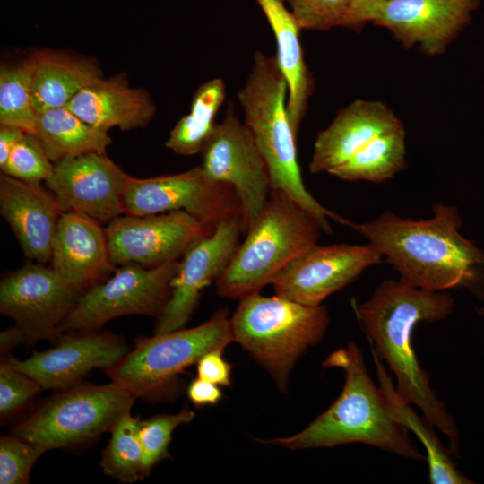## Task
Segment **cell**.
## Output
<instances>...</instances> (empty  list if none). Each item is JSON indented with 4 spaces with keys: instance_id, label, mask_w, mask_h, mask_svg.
Returning a JSON list of instances; mask_svg holds the SVG:
<instances>
[{
    "instance_id": "cell-17",
    "label": "cell",
    "mask_w": 484,
    "mask_h": 484,
    "mask_svg": "<svg viewBox=\"0 0 484 484\" xmlns=\"http://www.w3.org/2000/svg\"><path fill=\"white\" fill-rule=\"evenodd\" d=\"M480 0H389L376 6L368 22L388 30L405 48L443 54L471 19Z\"/></svg>"
},
{
    "instance_id": "cell-7",
    "label": "cell",
    "mask_w": 484,
    "mask_h": 484,
    "mask_svg": "<svg viewBox=\"0 0 484 484\" xmlns=\"http://www.w3.org/2000/svg\"><path fill=\"white\" fill-rule=\"evenodd\" d=\"M231 342L229 310L221 308L195 327L136 338L134 349L105 371L136 398L168 396L176 393L179 375L188 367L206 352L225 350Z\"/></svg>"
},
{
    "instance_id": "cell-12",
    "label": "cell",
    "mask_w": 484,
    "mask_h": 484,
    "mask_svg": "<svg viewBox=\"0 0 484 484\" xmlns=\"http://www.w3.org/2000/svg\"><path fill=\"white\" fill-rule=\"evenodd\" d=\"M82 292L51 266L28 260L0 282V311L22 330L26 341H55Z\"/></svg>"
},
{
    "instance_id": "cell-37",
    "label": "cell",
    "mask_w": 484,
    "mask_h": 484,
    "mask_svg": "<svg viewBox=\"0 0 484 484\" xmlns=\"http://www.w3.org/2000/svg\"><path fill=\"white\" fill-rule=\"evenodd\" d=\"M187 396L195 406L214 405L222 398L219 385L196 377L187 387Z\"/></svg>"
},
{
    "instance_id": "cell-4",
    "label": "cell",
    "mask_w": 484,
    "mask_h": 484,
    "mask_svg": "<svg viewBox=\"0 0 484 484\" xmlns=\"http://www.w3.org/2000/svg\"><path fill=\"white\" fill-rule=\"evenodd\" d=\"M288 84L274 56L257 50L248 77L238 92L244 122L251 130L267 167L272 190H280L307 211L323 232L332 233L329 219H345L323 206L306 188L297 139L288 113Z\"/></svg>"
},
{
    "instance_id": "cell-24",
    "label": "cell",
    "mask_w": 484,
    "mask_h": 484,
    "mask_svg": "<svg viewBox=\"0 0 484 484\" xmlns=\"http://www.w3.org/2000/svg\"><path fill=\"white\" fill-rule=\"evenodd\" d=\"M28 58L38 113L67 106L76 94L103 77L98 62L90 57L39 50Z\"/></svg>"
},
{
    "instance_id": "cell-38",
    "label": "cell",
    "mask_w": 484,
    "mask_h": 484,
    "mask_svg": "<svg viewBox=\"0 0 484 484\" xmlns=\"http://www.w3.org/2000/svg\"><path fill=\"white\" fill-rule=\"evenodd\" d=\"M389 0H350L344 27L359 31L368 22L371 12Z\"/></svg>"
},
{
    "instance_id": "cell-39",
    "label": "cell",
    "mask_w": 484,
    "mask_h": 484,
    "mask_svg": "<svg viewBox=\"0 0 484 484\" xmlns=\"http://www.w3.org/2000/svg\"><path fill=\"white\" fill-rule=\"evenodd\" d=\"M24 134L25 132L20 128L0 125V168L4 165L13 149Z\"/></svg>"
},
{
    "instance_id": "cell-34",
    "label": "cell",
    "mask_w": 484,
    "mask_h": 484,
    "mask_svg": "<svg viewBox=\"0 0 484 484\" xmlns=\"http://www.w3.org/2000/svg\"><path fill=\"white\" fill-rule=\"evenodd\" d=\"M302 30L344 27L350 0H286Z\"/></svg>"
},
{
    "instance_id": "cell-10",
    "label": "cell",
    "mask_w": 484,
    "mask_h": 484,
    "mask_svg": "<svg viewBox=\"0 0 484 484\" xmlns=\"http://www.w3.org/2000/svg\"><path fill=\"white\" fill-rule=\"evenodd\" d=\"M124 206L125 214L137 216L185 211L212 229L224 220L241 214L233 187L212 180L201 166L148 178L130 176Z\"/></svg>"
},
{
    "instance_id": "cell-27",
    "label": "cell",
    "mask_w": 484,
    "mask_h": 484,
    "mask_svg": "<svg viewBox=\"0 0 484 484\" xmlns=\"http://www.w3.org/2000/svg\"><path fill=\"white\" fill-rule=\"evenodd\" d=\"M225 97L222 79L213 78L201 84L193 96L189 112L170 130L166 147L180 156L202 153L215 130V118Z\"/></svg>"
},
{
    "instance_id": "cell-11",
    "label": "cell",
    "mask_w": 484,
    "mask_h": 484,
    "mask_svg": "<svg viewBox=\"0 0 484 484\" xmlns=\"http://www.w3.org/2000/svg\"><path fill=\"white\" fill-rule=\"evenodd\" d=\"M201 154L204 173L212 180L235 190L246 233L264 207L271 186L266 164L253 134L239 120L231 102Z\"/></svg>"
},
{
    "instance_id": "cell-33",
    "label": "cell",
    "mask_w": 484,
    "mask_h": 484,
    "mask_svg": "<svg viewBox=\"0 0 484 484\" xmlns=\"http://www.w3.org/2000/svg\"><path fill=\"white\" fill-rule=\"evenodd\" d=\"M43 454L39 448L12 433L0 438V483L26 484L30 471Z\"/></svg>"
},
{
    "instance_id": "cell-32",
    "label": "cell",
    "mask_w": 484,
    "mask_h": 484,
    "mask_svg": "<svg viewBox=\"0 0 484 484\" xmlns=\"http://www.w3.org/2000/svg\"><path fill=\"white\" fill-rule=\"evenodd\" d=\"M53 169L54 162L38 138L29 133L24 134L1 168L2 173L31 184L46 182Z\"/></svg>"
},
{
    "instance_id": "cell-19",
    "label": "cell",
    "mask_w": 484,
    "mask_h": 484,
    "mask_svg": "<svg viewBox=\"0 0 484 484\" xmlns=\"http://www.w3.org/2000/svg\"><path fill=\"white\" fill-rule=\"evenodd\" d=\"M0 213L28 260L50 262L54 238L64 213L52 192L41 184L27 183L2 173Z\"/></svg>"
},
{
    "instance_id": "cell-6",
    "label": "cell",
    "mask_w": 484,
    "mask_h": 484,
    "mask_svg": "<svg viewBox=\"0 0 484 484\" xmlns=\"http://www.w3.org/2000/svg\"><path fill=\"white\" fill-rule=\"evenodd\" d=\"M239 343L285 392L291 370L309 347L324 337L330 315L324 305L310 306L255 292L240 298L230 317Z\"/></svg>"
},
{
    "instance_id": "cell-9",
    "label": "cell",
    "mask_w": 484,
    "mask_h": 484,
    "mask_svg": "<svg viewBox=\"0 0 484 484\" xmlns=\"http://www.w3.org/2000/svg\"><path fill=\"white\" fill-rule=\"evenodd\" d=\"M178 264L179 260L156 267L121 264L112 276L82 293L61 333L99 331L108 321L123 315L158 318L169 299Z\"/></svg>"
},
{
    "instance_id": "cell-3",
    "label": "cell",
    "mask_w": 484,
    "mask_h": 484,
    "mask_svg": "<svg viewBox=\"0 0 484 484\" xmlns=\"http://www.w3.org/2000/svg\"><path fill=\"white\" fill-rule=\"evenodd\" d=\"M323 367L339 368L344 373L338 398L300 432L258 442L290 450L360 443L408 460L426 461V454L411 439L410 431L394 418L354 342L332 352Z\"/></svg>"
},
{
    "instance_id": "cell-40",
    "label": "cell",
    "mask_w": 484,
    "mask_h": 484,
    "mask_svg": "<svg viewBox=\"0 0 484 484\" xmlns=\"http://www.w3.org/2000/svg\"><path fill=\"white\" fill-rule=\"evenodd\" d=\"M26 341V336L17 325L11 326L0 333V351L4 355L21 342Z\"/></svg>"
},
{
    "instance_id": "cell-31",
    "label": "cell",
    "mask_w": 484,
    "mask_h": 484,
    "mask_svg": "<svg viewBox=\"0 0 484 484\" xmlns=\"http://www.w3.org/2000/svg\"><path fill=\"white\" fill-rule=\"evenodd\" d=\"M194 417V411L185 408L175 414H160L140 420L138 434L144 477L158 462L170 458L169 446L174 430L183 424L191 422Z\"/></svg>"
},
{
    "instance_id": "cell-1",
    "label": "cell",
    "mask_w": 484,
    "mask_h": 484,
    "mask_svg": "<svg viewBox=\"0 0 484 484\" xmlns=\"http://www.w3.org/2000/svg\"><path fill=\"white\" fill-rule=\"evenodd\" d=\"M454 299L445 291L413 287L399 280H385L366 301L354 307L358 321L373 350L395 376V388L407 402L443 433L449 450L456 454L460 435L445 403L432 389L412 346V333L419 323H436L453 311Z\"/></svg>"
},
{
    "instance_id": "cell-18",
    "label": "cell",
    "mask_w": 484,
    "mask_h": 484,
    "mask_svg": "<svg viewBox=\"0 0 484 484\" xmlns=\"http://www.w3.org/2000/svg\"><path fill=\"white\" fill-rule=\"evenodd\" d=\"M58 339L55 347L33 352L25 359H4L42 390L61 391L80 384L94 369L113 367L129 351L124 340L111 333H72Z\"/></svg>"
},
{
    "instance_id": "cell-16",
    "label": "cell",
    "mask_w": 484,
    "mask_h": 484,
    "mask_svg": "<svg viewBox=\"0 0 484 484\" xmlns=\"http://www.w3.org/2000/svg\"><path fill=\"white\" fill-rule=\"evenodd\" d=\"M129 177L106 153L91 152L55 162L45 185L64 212L108 223L125 214L124 194Z\"/></svg>"
},
{
    "instance_id": "cell-23",
    "label": "cell",
    "mask_w": 484,
    "mask_h": 484,
    "mask_svg": "<svg viewBox=\"0 0 484 484\" xmlns=\"http://www.w3.org/2000/svg\"><path fill=\"white\" fill-rule=\"evenodd\" d=\"M275 39L276 61L288 84V113L298 136L314 91V78L305 62L300 41L302 30L284 0H255Z\"/></svg>"
},
{
    "instance_id": "cell-20",
    "label": "cell",
    "mask_w": 484,
    "mask_h": 484,
    "mask_svg": "<svg viewBox=\"0 0 484 484\" xmlns=\"http://www.w3.org/2000/svg\"><path fill=\"white\" fill-rule=\"evenodd\" d=\"M50 266L81 292L108 278L111 262L105 228L82 214L67 212L59 220L53 241Z\"/></svg>"
},
{
    "instance_id": "cell-29",
    "label": "cell",
    "mask_w": 484,
    "mask_h": 484,
    "mask_svg": "<svg viewBox=\"0 0 484 484\" xmlns=\"http://www.w3.org/2000/svg\"><path fill=\"white\" fill-rule=\"evenodd\" d=\"M140 419L125 412L114 425L111 437L102 453L100 468L104 474L123 483L144 478L139 440Z\"/></svg>"
},
{
    "instance_id": "cell-21",
    "label": "cell",
    "mask_w": 484,
    "mask_h": 484,
    "mask_svg": "<svg viewBox=\"0 0 484 484\" xmlns=\"http://www.w3.org/2000/svg\"><path fill=\"white\" fill-rule=\"evenodd\" d=\"M402 126L400 118L385 103L356 99L318 133L309 171L329 174L376 136Z\"/></svg>"
},
{
    "instance_id": "cell-8",
    "label": "cell",
    "mask_w": 484,
    "mask_h": 484,
    "mask_svg": "<svg viewBox=\"0 0 484 484\" xmlns=\"http://www.w3.org/2000/svg\"><path fill=\"white\" fill-rule=\"evenodd\" d=\"M135 399L113 381L100 385L80 383L50 397L13 434L43 453L74 447L110 431Z\"/></svg>"
},
{
    "instance_id": "cell-28",
    "label": "cell",
    "mask_w": 484,
    "mask_h": 484,
    "mask_svg": "<svg viewBox=\"0 0 484 484\" xmlns=\"http://www.w3.org/2000/svg\"><path fill=\"white\" fill-rule=\"evenodd\" d=\"M404 126L382 134L329 174L342 180L383 182L406 165Z\"/></svg>"
},
{
    "instance_id": "cell-35",
    "label": "cell",
    "mask_w": 484,
    "mask_h": 484,
    "mask_svg": "<svg viewBox=\"0 0 484 484\" xmlns=\"http://www.w3.org/2000/svg\"><path fill=\"white\" fill-rule=\"evenodd\" d=\"M30 376L11 366L5 359L0 366V415L16 412L41 391Z\"/></svg>"
},
{
    "instance_id": "cell-2",
    "label": "cell",
    "mask_w": 484,
    "mask_h": 484,
    "mask_svg": "<svg viewBox=\"0 0 484 484\" xmlns=\"http://www.w3.org/2000/svg\"><path fill=\"white\" fill-rule=\"evenodd\" d=\"M456 207L433 206V216L414 220L385 212L373 220L347 226L367 239L413 287L445 291L471 284L484 265V253L460 233Z\"/></svg>"
},
{
    "instance_id": "cell-26",
    "label": "cell",
    "mask_w": 484,
    "mask_h": 484,
    "mask_svg": "<svg viewBox=\"0 0 484 484\" xmlns=\"http://www.w3.org/2000/svg\"><path fill=\"white\" fill-rule=\"evenodd\" d=\"M32 134L54 163L91 152L106 153L111 143L108 132L86 123L66 106L39 113Z\"/></svg>"
},
{
    "instance_id": "cell-25",
    "label": "cell",
    "mask_w": 484,
    "mask_h": 484,
    "mask_svg": "<svg viewBox=\"0 0 484 484\" xmlns=\"http://www.w3.org/2000/svg\"><path fill=\"white\" fill-rule=\"evenodd\" d=\"M378 385L381 388L394 418L412 432L423 445L428 465V480L431 484L472 483L458 469L449 448H446L434 431V426L422 415L419 416L411 404L398 393L395 385L386 372L382 360L371 350Z\"/></svg>"
},
{
    "instance_id": "cell-13",
    "label": "cell",
    "mask_w": 484,
    "mask_h": 484,
    "mask_svg": "<svg viewBox=\"0 0 484 484\" xmlns=\"http://www.w3.org/2000/svg\"><path fill=\"white\" fill-rule=\"evenodd\" d=\"M212 230L185 211L143 216L125 214L105 228L114 265L134 263L145 267L178 260Z\"/></svg>"
},
{
    "instance_id": "cell-22",
    "label": "cell",
    "mask_w": 484,
    "mask_h": 484,
    "mask_svg": "<svg viewBox=\"0 0 484 484\" xmlns=\"http://www.w3.org/2000/svg\"><path fill=\"white\" fill-rule=\"evenodd\" d=\"M91 125L108 132L129 131L149 125L156 105L143 88L131 87L125 73L102 77L76 94L66 106Z\"/></svg>"
},
{
    "instance_id": "cell-15",
    "label": "cell",
    "mask_w": 484,
    "mask_h": 484,
    "mask_svg": "<svg viewBox=\"0 0 484 484\" xmlns=\"http://www.w3.org/2000/svg\"><path fill=\"white\" fill-rule=\"evenodd\" d=\"M243 233L241 214L220 222L205 238L194 244L179 261L171 281L169 299L157 318L154 334L176 331L187 324L203 290L224 272Z\"/></svg>"
},
{
    "instance_id": "cell-41",
    "label": "cell",
    "mask_w": 484,
    "mask_h": 484,
    "mask_svg": "<svg viewBox=\"0 0 484 484\" xmlns=\"http://www.w3.org/2000/svg\"><path fill=\"white\" fill-rule=\"evenodd\" d=\"M481 313H483V314H484V309H482V310H481Z\"/></svg>"
},
{
    "instance_id": "cell-5",
    "label": "cell",
    "mask_w": 484,
    "mask_h": 484,
    "mask_svg": "<svg viewBox=\"0 0 484 484\" xmlns=\"http://www.w3.org/2000/svg\"><path fill=\"white\" fill-rule=\"evenodd\" d=\"M323 232L318 221L280 190H272L247 229L229 265L216 281L219 296L242 298L271 284Z\"/></svg>"
},
{
    "instance_id": "cell-14",
    "label": "cell",
    "mask_w": 484,
    "mask_h": 484,
    "mask_svg": "<svg viewBox=\"0 0 484 484\" xmlns=\"http://www.w3.org/2000/svg\"><path fill=\"white\" fill-rule=\"evenodd\" d=\"M382 258L370 243L315 244L283 268L271 284L277 296L318 306L354 281L366 269L380 264Z\"/></svg>"
},
{
    "instance_id": "cell-36",
    "label": "cell",
    "mask_w": 484,
    "mask_h": 484,
    "mask_svg": "<svg viewBox=\"0 0 484 484\" xmlns=\"http://www.w3.org/2000/svg\"><path fill=\"white\" fill-rule=\"evenodd\" d=\"M224 349L203 354L196 363L197 377L220 386L231 385L232 366L223 358Z\"/></svg>"
},
{
    "instance_id": "cell-30",
    "label": "cell",
    "mask_w": 484,
    "mask_h": 484,
    "mask_svg": "<svg viewBox=\"0 0 484 484\" xmlns=\"http://www.w3.org/2000/svg\"><path fill=\"white\" fill-rule=\"evenodd\" d=\"M29 58L0 69V125L33 134L38 117Z\"/></svg>"
}]
</instances>
